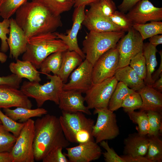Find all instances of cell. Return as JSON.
Returning <instances> with one entry per match:
<instances>
[{
    "label": "cell",
    "instance_id": "12",
    "mask_svg": "<svg viewBox=\"0 0 162 162\" xmlns=\"http://www.w3.org/2000/svg\"><path fill=\"white\" fill-rule=\"evenodd\" d=\"M93 65L86 59L70 74L68 82L63 84L64 90H74L85 93L93 84Z\"/></svg>",
    "mask_w": 162,
    "mask_h": 162
},
{
    "label": "cell",
    "instance_id": "25",
    "mask_svg": "<svg viewBox=\"0 0 162 162\" xmlns=\"http://www.w3.org/2000/svg\"><path fill=\"white\" fill-rule=\"evenodd\" d=\"M4 114L13 120L24 123L31 118L40 117L47 113L45 109L40 107L32 109L23 107H16L15 109H3Z\"/></svg>",
    "mask_w": 162,
    "mask_h": 162
},
{
    "label": "cell",
    "instance_id": "54",
    "mask_svg": "<svg viewBox=\"0 0 162 162\" xmlns=\"http://www.w3.org/2000/svg\"><path fill=\"white\" fill-rule=\"evenodd\" d=\"M110 0L113 1V0Z\"/></svg>",
    "mask_w": 162,
    "mask_h": 162
},
{
    "label": "cell",
    "instance_id": "29",
    "mask_svg": "<svg viewBox=\"0 0 162 162\" xmlns=\"http://www.w3.org/2000/svg\"><path fill=\"white\" fill-rule=\"evenodd\" d=\"M42 4L56 15L59 16L70 10L74 6V0H32Z\"/></svg>",
    "mask_w": 162,
    "mask_h": 162
},
{
    "label": "cell",
    "instance_id": "3",
    "mask_svg": "<svg viewBox=\"0 0 162 162\" xmlns=\"http://www.w3.org/2000/svg\"><path fill=\"white\" fill-rule=\"evenodd\" d=\"M68 50L67 45L62 40L57 38L54 32L41 34L28 40L22 59L29 61L39 69L43 61L51 54Z\"/></svg>",
    "mask_w": 162,
    "mask_h": 162
},
{
    "label": "cell",
    "instance_id": "23",
    "mask_svg": "<svg viewBox=\"0 0 162 162\" xmlns=\"http://www.w3.org/2000/svg\"><path fill=\"white\" fill-rule=\"evenodd\" d=\"M16 62H12L9 65L10 71L22 79L25 78L29 81L40 82L41 81L40 72L29 61L16 60Z\"/></svg>",
    "mask_w": 162,
    "mask_h": 162
},
{
    "label": "cell",
    "instance_id": "47",
    "mask_svg": "<svg viewBox=\"0 0 162 162\" xmlns=\"http://www.w3.org/2000/svg\"><path fill=\"white\" fill-rule=\"evenodd\" d=\"M159 53L160 56V61L159 66L158 69L154 73L153 75H152V84L154 82L158 79L160 76L162 75V50L159 52Z\"/></svg>",
    "mask_w": 162,
    "mask_h": 162
},
{
    "label": "cell",
    "instance_id": "20",
    "mask_svg": "<svg viewBox=\"0 0 162 162\" xmlns=\"http://www.w3.org/2000/svg\"><path fill=\"white\" fill-rule=\"evenodd\" d=\"M142 100L140 111H153L162 113V94L152 86H145L137 92Z\"/></svg>",
    "mask_w": 162,
    "mask_h": 162
},
{
    "label": "cell",
    "instance_id": "7",
    "mask_svg": "<svg viewBox=\"0 0 162 162\" xmlns=\"http://www.w3.org/2000/svg\"><path fill=\"white\" fill-rule=\"evenodd\" d=\"M34 121L30 118L25 122L10 152L13 162H34L33 143Z\"/></svg>",
    "mask_w": 162,
    "mask_h": 162
},
{
    "label": "cell",
    "instance_id": "10",
    "mask_svg": "<svg viewBox=\"0 0 162 162\" xmlns=\"http://www.w3.org/2000/svg\"><path fill=\"white\" fill-rule=\"evenodd\" d=\"M128 32L116 46L119 56V68L129 65L131 59L142 50L144 40L139 32L133 27Z\"/></svg>",
    "mask_w": 162,
    "mask_h": 162
},
{
    "label": "cell",
    "instance_id": "18",
    "mask_svg": "<svg viewBox=\"0 0 162 162\" xmlns=\"http://www.w3.org/2000/svg\"><path fill=\"white\" fill-rule=\"evenodd\" d=\"M10 31L7 41L10 49L9 57L16 60L25 52L28 40L15 19L10 18Z\"/></svg>",
    "mask_w": 162,
    "mask_h": 162
},
{
    "label": "cell",
    "instance_id": "37",
    "mask_svg": "<svg viewBox=\"0 0 162 162\" xmlns=\"http://www.w3.org/2000/svg\"><path fill=\"white\" fill-rule=\"evenodd\" d=\"M141 97L138 92H134L128 95L124 100L122 107L126 112L128 113L140 109L142 105Z\"/></svg>",
    "mask_w": 162,
    "mask_h": 162
},
{
    "label": "cell",
    "instance_id": "32",
    "mask_svg": "<svg viewBox=\"0 0 162 162\" xmlns=\"http://www.w3.org/2000/svg\"><path fill=\"white\" fill-rule=\"evenodd\" d=\"M130 119L138 125V133L146 136L149 130L148 120L147 112L145 111H134L127 113Z\"/></svg>",
    "mask_w": 162,
    "mask_h": 162
},
{
    "label": "cell",
    "instance_id": "41",
    "mask_svg": "<svg viewBox=\"0 0 162 162\" xmlns=\"http://www.w3.org/2000/svg\"><path fill=\"white\" fill-rule=\"evenodd\" d=\"M10 26V19H4L2 22H0V50L4 53L6 52L9 49L7 41V35L9 33Z\"/></svg>",
    "mask_w": 162,
    "mask_h": 162
},
{
    "label": "cell",
    "instance_id": "51",
    "mask_svg": "<svg viewBox=\"0 0 162 162\" xmlns=\"http://www.w3.org/2000/svg\"><path fill=\"white\" fill-rule=\"evenodd\" d=\"M152 87L160 92H162V75L152 84Z\"/></svg>",
    "mask_w": 162,
    "mask_h": 162
},
{
    "label": "cell",
    "instance_id": "40",
    "mask_svg": "<svg viewBox=\"0 0 162 162\" xmlns=\"http://www.w3.org/2000/svg\"><path fill=\"white\" fill-rule=\"evenodd\" d=\"M114 24L121 28L122 31L128 32L133 27V23L126 15L121 11L116 10L109 17Z\"/></svg>",
    "mask_w": 162,
    "mask_h": 162
},
{
    "label": "cell",
    "instance_id": "6",
    "mask_svg": "<svg viewBox=\"0 0 162 162\" xmlns=\"http://www.w3.org/2000/svg\"><path fill=\"white\" fill-rule=\"evenodd\" d=\"M50 81L43 85L35 81H24L20 90L28 97L34 98L38 107H41L46 101L58 105L59 96L63 90L64 83L57 75H46Z\"/></svg>",
    "mask_w": 162,
    "mask_h": 162
},
{
    "label": "cell",
    "instance_id": "39",
    "mask_svg": "<svg viewBox=\"0 0 162 162\" xmlns=\"http://www.w3.org/2000/svg\"><path fill=\"white\" fill-rule=\"evenodd\" d=\"M129 65L139 77L144 80L146 77V72L145 60L142 50L131 59Z\"/></svg>",
    "mask_w": 162,
    "mask_h": 162
},
{
    "label": "cell",
    "instance_id": "31",
    "mask_svg": "<svg viewBox=\"0 0 162 162\" xmlns=\"http://www.w3.org/2000/svg\"><path fill=\"white\" fill-rule=\"evenodd\" d=\"M146 157L151 162L162 161V140L159 136L149 137Z\"/></svg>",
    "mask_w": 162,
    "mask_h": 162
},
{
    "label": "cell",
    "instance_id": "45",
    "mask_svg": "<svg viewBox=\"0 0 162 162\" xmlns=\"http://www.w3.org/2000/svg\"><path fill=\"white\" fill-rule=\"evenodd\" d=\"M141 0H123L122 3L118 6V8L123 13L126 12Z\"/></svg>",
    "mask_w": 162,
    "mask_h": 162
},
{
    "label": "cell",
    "instance_id": "30",
    "mask_svg": "<svg viewBox=\"0 0 162 162\" xmlns=\"http://www.w3.org/2000/svg\"><path fill=\"white\" fill-rule=\"evenodd\" d=\"M133 27L139 32L143 40L162 34V22L160 21H152L143 24H133Z\"/></svg>",
    "mask_w": 162,
    "mask_h": 162
},
{
    "label": "cell",
    "instance_id": "28",
    "mask_svg": "<svg viewBox=\"0 0 162 162\" xmlns=\"http://www.w3.org/2000/svg\"><path fill=\"white\" fill-rule=\"evenodd\" d=\"M62 52H55L46 58L40 66V72L46 75L51 72L57 75L62 64Z\"/></svg>",
    "mask_w": 162,
    "mask_h": 162
},
{
    "label": "cell",
    "instance_id": "16",
    "mask_svg": "<svg viewBox=\"0 0 162 162\" xmlns=\"http://www.w3.org/2000/svg\"><path fill=\"white\" fill-rule=\"evenodd\" d=\"M82 93L74 90H62L59 95L58 107L62 111L74 113L82 112L90 115L91 112L84 104L85 98Z\"/></svg>",
    "mask_w": 162,
    "mask_h": 162
},
{
    "label": "cell",
    "instance_id": "38",
    "mask_svg": "<svg viewBox=\"0 0 162 162\" xmlns=\"http://www.w3.org/2000/svg\"><path fill=\"white\" fill-rule=\"evenodd\" d=\"M0 120L5 128L16 138L20 134L25 123L18 122L13 120L4 113L0 109Z\"/></svg>",
    "mask_w": 162,
    "mask_h": 162
},
{
    "label": "cell",
    "instance_id": "19",
    "mask_svg": "<svg viewBox=\"0 0 162 162\" xmlns=\"http://www.w3.org/2000/svg\"><path fill=\"white\" fill-rule=\"evenodd\" d=\"M82 25L89 31L102 32L122 31L120 28L113 23L108 18L90 8L85 13Z\"/></svg>",
    "mask_w": 162,
    "mask_h": 162
},
{
    "label": "cell",
    "instance_id": "48",
    "mask_svg": "<svg viewBox=\"0 0 162 162\" xmlns=\"http://www.w3.org/2000/svg\"><path fill=\"white\" fill-rule=\"evenodd\" d=\"M149 40L150 44L156 47L158 45L162 44V35L158 34L154 35L149 38Z\"/></svg>",
    "mask_w": 162,
    "mask_h": 162
},
{
    "label": "cell",
    "instance_id": "27",
    "mask_svg": "<svg viewBox=\"0 0 162 162\" xmlns=\"http://www.w3.org/2000/svg\"><path fill=\"white\" fill-rule=\"evenodd\" d=\"M135 91L129 88L123 82H118L110 99L108 109L114 112L122 107V103L125 97Z\"/></svg>",
    "mask_w": 162,
    "mask_h": 162
},
{
    "label": "cell",
    "instance_id": "34",
    "mask_svg": "<svg viewBox=\"0 0 162 162\" xmlns=\"http://www.w3.org/2000/svg\"><path fill=\"white\" fill-rule=\"evenodd\" d=\"M89 8L108 18L116 10L115 3L110 0H99L90 5Z\"/></svg>",
    "mask_w": 162,
    "mask_h": 162
},
{
    "label": "cell",
    "instance_id": "52",
    "mask_svg": "<svg viewBox=\"0 0 162 162\" xmlns=\"http://www.w3.org/2000/svg\"><path fill=\"white\" fill-rule=\"evenodd\" d=\"M7 55L4 52L0 51V62L3 63L5 62L7 59Z\"/></svg>",
    "mask_w": 162,
    "mask_h": 162
},
{
    "label": "cell",
    "instance_id": "44",
    "mask_svg": "<svg viewBox=\"0 0 162 162\" xmlns=\"http://www.w3.org/2000/svg\"><path fill=\"white\" fill-rule=\"evenodd\" d=\"M22 79L14 74L6 76H0V86H7L18 89Z\"/></svg>",
    "mask_w": 162,
    "mask_h": 162
},
{
    "label": "cell",
    "instance_id": "9",
    "mask_svg": "<svg viewBox=\"0 0 162 162\" xmlns=\"http://www.w3.org/2000/svg\"><path fill=\"white\" fill-rule=\"evenodd\" d=\"M114 76L97 83L93 84L84 97L89 109L108 108L111 97L118 82Z\"/></svg>",
    "mask_w": 162,
    "mask_h": 162
},
{
    "label": "cell",
    "instance_id": "24",
    "mask_svg": "<svg viewBox=\"0 0 162 162\" xmlns=\"http://www.w3.org/2000/svg\"><path fill=\"white\" fill-rule=\"evenodd\" d=\"M114 76L118 81L123 82L135 91L138 92L145 86L144 80L129 65L118 68Z\"/></svg>",
    "mask_w": 162,
    "mask_h": 162
},
{
    "label": "cell",
    "instance_id": "15",
    "mask_svg": "<svg viewBox=\"0 0 162 162\" xmlns=\"http://www.w3.org/2000/svg\"><path fill=\"white\" fill-rule=\"evenodd\" d=\"M94 141L79 144L78 146L66 148L64 154L69 162H90L98 159L102 154V150Z\"/></svg>",
    "mask_w": 162,
    "mask_h": 162
},
{
    "label": "cell",
    "instance_id": "35",
    "mask_svg": "<svg viewBox=\"0 0 162 162\" xmlns=\"http://www.w3.org/2000/svg\"><path fill=\"white\" fill-rule=\"evenodd\" d=\"M16 138L8 131L2 124H0V153L10 152Z\"/></svg>",
    "mask_w": 162,
    "mask_h": 162
},
{
    "label": "cell",
    "instance_id": "13",
    "mask_svg": "<svg viewBox=\"0 0 162 162\" xmlns=\"http://www.w3.org/2000/svg\"><path fill=\"white\" fill-rule=\"evenodd\" d=\"M85 7L84 5L75 8L73 15V25L71 28L67 31L66 34L54 32L57 38L62 40L67 45L68 50L76 52L83 59L86 56L79 46L77 35L85 18Z\"/></svg>",
    "mask_w": 162,
    "mask_h": 162
},
{
    "label": "cell",
    "instance_id": "11",
    "mask_svg": "<svg viewBox=\"0 0 162 162\" xmlns=\"http://www.w3.org/2000/svg\"><path fill=\"white\" fill-rule=\"evenodd\" d=\"M119 53L116 46L102 55L93 66V84L99 83L114 76L119 68Z\"/></svg>",
    "mask_w": 162,
    "mask_h": 162
},
{
    "label": "cell",
    "instance_id": "53",
    "mask_svg": "<svg viewBox=\"0 0 162 162\" xmlns=\"http://www.w3.org/2000/svg\"><path fill=\"white\" fill-rule=\"evenodd\" d=\"M0 124H2V122H1L0 120Z\"/></svg>",
    "mask_w": 162,
    "mask_h": 162
},
{
    "label": "cell",
    "instance_id": "2",
    "mask_svg": "<svg viewBox=\"0 0 162 162\" xmlns=\"http://www.w3.org/2000/svg\"><path fill=\"white\" fill-rule=\"evenodd\" d=\"M33 148L35 160H42L52 150L61 146L67 148L70 142L63 133L58 118L46 114L34 123Z\"/></svg>",
    "mask_w": 162,
    "mask_h": 162
},
{
    "label": "cell",
    "instance_id": "17",
    "mask_svg": "<svg viewBox=\"0 0 162 162\" xmlns=\"http://www.w3.org/2000/svg\"><path fill=\"white\" fill-rule=\"evenodd\" d=\"M28 97L18 89L7 86H0V109L23 107L31 109Z\"/></svg>",
    "mask_w": 162,
    "mask_h": 162
},
{
    "label": "cell",
    "instance_id": "22",
    "mask_svg": "<svg viewBox=\"0 0 162 162\" xmlns=\"http://www.w3.org/2000/svg\"><path fill=\"white\" fill-rule=\"evenodd\" d=\"M83 59L74 51L68 50L62 52V64L57 76L64 84L67 82L70 75L81 63Z\"/></svg>",
    "mask_w": 162,
    "mask_h": 162
},
{
    "label": "cell",
    "instance_id": "50",
    "mask_svg": "<svg viewBox=\"0 0 162 162\" xmlns=\"http://www.w3.org/2000/svg\"><path fill=\"white\" fill-rule=\"evenodd\" d=\"M0 162H13L12 158L10 153H0Z\"/></svg>",
    "mask_w": 162,
    "mask_h": 162
},
{
    "label": "cell",
    "instance_id": "43",
    "mask_svg": "<svg viewBox=\"0 0 162 162\" xmlns=\"http://www.w3.org/2000/svg\"><path fill=\"white\" fill-rule=\"evenodd\" d=\"M101 146L106 150L102 154L106 162H125L124 160L119 156L114 150L109 146L107 141H102L100 143Z\"/></svg>",
    "mask_w": 162,
    "mask_h": 162
},
{
    "label": "cell",
    "instance_id": "1",
    "mask_svg": "<svg viewBox=\"0 0 162 162\" xmlns=\"http://www.w3.org/2000/svg\"><path fill=\"white\" fill-rule=\"evenodd\" d=\"M15 14L14 19L27 40L34 36L54 32L62 25L60 16L56 15L42 4L32 1L22 5Z\"/></svg>",
    "mask_w": 162,
    "mask_h": 162
},
{
    "label": "cell",
    "instance_id": "33",
    "mask_svg": "<svg viewBox=\"0 0 162 162\" xmlns=\"http://www.w3.org/2000/svg\"><path fill=\"white\" fill-rule=\"evenodd\" d=\"M28 0H0V16L9 19L17 10Z\"/></svg>",
    "mask_w": 162,
    "mask_h": 162
},
{
    "label": "cell",
    "instance_id": "46",
    "mask_svg": "<svg viewBox=\"0 0 162 162\" xmlns=\"http://www.w3.org/2000/svg\"><path fill=\"white\" fill-rule=\"evenodd\" d=\"M120 156L125 162H151L145 156H132L126 155Z\"/></svg>",
    "mask_w": 162,
    "mask_h": 162
},
{
    "label": "cell",
    "instance_id": "14",
    "mask_svg": "<svg viewBox=\"0 0 162 162\" xmlns=\"http://www.w3.org/2000/svg\"><path fill=\"white\" fill-rule=\"evenodd\" d=\"M127 16L133 24L162 20V8L155 7L148 0H141L129 10Z\"/></svg>",
    "mask_w": 162,
    "mask_h": 162
},
{
    "label": "cell",
    "instance_id": "5",
    "mask_svg": "<svg viewBox=\"0 0 162 162\" xmlns=\"http://www.w3.org/2000/svg\"><path fill=\"white\" fill-rule=\"evenodd\" d=\"M125 32H98L90 31L82 42V51L86 59L93 66L99 58L109 50L116 46Z\"/></svg>",
    "mask_w": 162,
    "mask_h": 162
},
{
    "label": "cell",
    "instance_id": "21",
    "mask_svg": "<svg viewBox=\"0 0 162 162\" xmlns=\"http://www.w3.org/2000/svg\"><path fill=\"white\" fill-rule=\"evenodd\" d=\"M123 153L124 155L132 156H145L148 149V140L146 136L137 133L130 134L125 138Z\"/></svg>",
    "mask_w": 162,
    "mask_h": 162
},
{
    "label": "cell",
    "instance_id": "36",
    "mask_svg": "<svg viewBox=\"0 0 162 162\" xmlns=\"http://www.w3.org/2000/svg\"><path fill=\"white\" fill-rule=\"evenodd\" d=\"M147 112L149 125L148 136H159L162 128V113L151 111Z\"/></svg>",
    "mask_w": 162,
    "mask_h": 162
},
{
    "label": "cell",
    "instance_id": "26",
    "mask_svg": "<svg viewBox=\"0 0 162 162\" xmlns=\"http://www.w3.org/2000/svg\"><path fill=\"white\" fill-rule=\"evenodd\" d=\"M158 52L156 47L149 43L143 44L142 52L145 57L146 76L144 81L146 86H152V75L157 65L156 53Z\"/></svg>",
    "mask_w": 162,
    "mask_h": 162
},
{
    "label": "cell",
    "instance_id": "8",
    "mask_svg": "<svg viewBox=\"0 0 162 162\" xmlns=\"http://www.w3.org/2000/svg\"><path fill=\"white\" fill-rule=\"evenodd\" d=\"M93 113L97 115L96 122L92 130V135L96 143L113 139L119 134L116 115L114 112L108 108H97L94 109Z\"/></svg>",
    "mask_w": 162,
    "mask_h": 162
},
{
    "label": "cell",
    "instance_id": "42",
    "mask_svg": "<svg viewBox=\"0 0 162 162\" xmlns=\"http://www.w3.org/2000/svg\"><path fill=\"white\" fill-rule=\"evenodd\" d=\"M63 148L58 146L50 151L42 160L43 162H69L62 152Z\"/></svg>",
    "mask_w": 162,
    "mask_h": 162
},
{
    "label": "cell",
    "instance_id": "49",
    "mask_svg": "<svg viewBox=\"0 0 162 162\" xmlns=\"http://www.w3.org/2000/svg\"><path fill=\"white\" fill-rule=\"evenodd\" d=\"M99 0H74V7L75 8L82 6L90 5V4L96 2Z\"/></svg>",
    "mask_w": 162,
    "mask_h": 162
},
{
    "label": "cell",
    "instance_id": "4",
    "mask_svg": "<svg viewBox=\"0 0 162 162\" xmlns=\"http://www.w3.org/2000/svg\"><path fill=\"white\" fill-rule=\"evenodd\" d=\"M58 118L64 134L70 142L80 144L94 141L92 130L94 121L84 113L62 111Z\"/></svg>",
    "mask_w": 162,
    "mask_h": 162
}]
</instances>
